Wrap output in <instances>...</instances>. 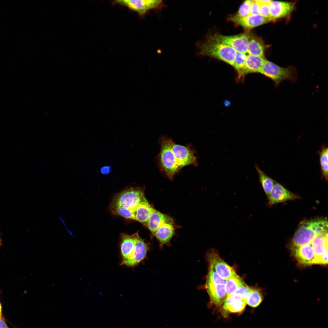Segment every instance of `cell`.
Listing matches in <instances>:
<instances>
[{
    "instance_id": "1",
    "label": "cell",
    "mask_w": 328,
    "mask_h": 328,
    "mask_svg": "<svg viewBox=\"0 0 328 328\" xmlns=\"http://www.w3.org/2000/svg\"><path fill=\"white\" fill-rule=\"evenodd\" d=\"M159 142L158 166L160 171L170 180L184 167L196 164V151L190 144L184 146L176 144L165 136L161 137Z\"/></svg>"
},
{
    "instance_id": "2",
    "label": "cell",
    "mask_w": 328,
    "mask_h": 328,
    "mask_svg": "<svg viewBox=\"0 0 328 328\" xmlns=\"http://www.w3.org/2000/svg\"><path fill=\"white\" fill-rule=\"evenodd\" d=\"M326 217L303 221L301 223L292 239L293 247H299L311 244L318 235L328 232Z\"/></svg>"
},
{
    "instance_id": "3",
    "label": "cell",
    "mask_w": 328,
    "mask_h": 328,
    "mask_svg": "<svg viewBox=\"0 0 328 328\" xmlns=\"http://www.w3.org/2000/svg\"><path fill=\"white\" fill-rule=\"evenodd\" d=\"M198 44L199 55L215 58L234 66L237 52L230 46L209 37L204 41Z\"/></svg>"
},
{
    "instance_id": "4",
    "label": "cell",
    "mask_w": 328,
    "mask_h": 328,
    "mask_svg": "<svg viewBox=\"0 0 328 328\" xmlns=\"http://www.w3.org/2000/svg\"><path fill=\"white\" fill-rule=\"evenodd\" d=\"M260 73L271 80L275 87H278L283 81L295 82L298 78L297 72L294 67H283L266 60Z\"/></svg>"
},
{
    "instance_id": "5",
    "label": "cell",
    "mask_w": 328,
    "mask_h": 328,
    "mask_svg": "<svg viewBox=\"0 0 328 328\" xmlns=\"http://www.w3.org/2000/svg\"><path fill=\"white\" fill-rule=\"evenodd\" d=\"M144 195L143 190L141 187H131L117 194L110 207H125L131 211L135 217L136 208Z\"/></svg>"
},
{
    "instance_id": "6",
    "label": "cell",
    "mask_w": 328,
    "mask_h": 328,
    "mask_svg": "<svg viewBox=\"0 0 328 328\" xmlns=\"http://www.w3.org/2000/svg\"><path fill=\"white\" fill-rule=\"evenodd\" d=\"M114 3L125 6L143 16L151 10H159L164 6L161 0H119Z\"/></svg>"
},
{
    "instance_id": "7",
    "label": "cell",
    "mask_w": 328,
    "mask_h": 328,
    "mask_svg": "<svg viewBox=\"0 0 328 328\" xmlns=\"http://www.w3.org/2000/svg\"><path fill=\"white\" fill-rule=\"evenodd\" d=\"M250 36L248 33H244L231 36L216 34L209 37L212 39L230 46L237 52L246 54L247 53Z\"/></svg>"
},
{
    "instance_id": "8",
    "label": "cell",
    "mask_w": 328,
    "mask_h": 328,
    "mask_svg": "<svg viewBox=\"0 0 328 328\" xmlns=\"http://www.w3.org/2000/svg\"><path fill=\"white\" fill-rule=\"evenodd\" d=\"M209 267L226 280L236 273L233 268L220 256L217 251L213 249L209 250L206 255Z\"/></svg>"
},
{
    "instance_id": "9",
    "label": "cell",
    "mask_w": 328,
    "mask_h": 328,
    "mask_svg": "<svg viewBox=\"0 0 328 328\" xmlns=\"http://www.w3.org/2000/svg\"><path fill=\"white\" fill-rule=\"evenodd\" d=\"M300 196L290 191L275 180L274 185L268 198V205L273 204L299 199Z\"/></svg>"
},
{
    "instance_id": "10",
    "label": "cell",
    "mask_w": 328,
    "mask_h": 328,
    "mask_svg": "<svg viewBox=\"0 0 328 328\" xmlns=\"http://www.w3.org/2000/svg\"><path fill=\"white\" fill-rule=\"evenodd\" d=\"M328 232L318 235L311 243L316 255V264L328 263Z\"/></svg>"
},
{
    "instance_id": "11",
    "label": "cell",
    "mask_w": 328,
    "mask_h": 328,
    "mask_svg": "<svg viewBox=\"0 0 328 328\" xmlns=\"http://www.w3.org/2000/svg\"><path fill=\"white\" fill-rule=\"evenodd\" d=\"M138 233L132 235L122 234L121 236V264L128 266L135 251V245Z\"/></svg>"
},
{
    "instance_id": "12",
    "label": "cell",
    "mask_w": 328,
    "mask_h": 328,
    "mask_svg": "<svg viewBox=\"0 0 328 328\" xmlns=\"http://www.w3.org/2000/svg\"><path fill=\"white\" fill-rule=\"evenodd\" d=\"M270 20L285 17L293 11L294 4L291 2L272 1L269 4Z\"/></svg>"
},
{
    "instance_id": "13",
    "label": "cell",
    "mask_w": 328,
    "mask_h": 328,
    "mask_svg": "<svg viewBox=\"0 0 328 328\" xmlns=\"http://www.w3.org/2000/svg\"><path fill=\"white\" fill-rule=\"evenodd\" d=\"M294 255L301 263L305 265L316 264V255L311 244L299 247H292Z\"/></svg>"
},
{
    "instance_id": "14",
    "label": "cell",
    "mask_w": 328,
    "mask_h": 328,
    "mask_svg": "<svg viewBox=\"0 0 328 328\" xmlns=\"http://www.w3.org/2000/svg\"><path fill=\"white\" fill-rule=\"evenodd\" d=\"M205 287L211 303L220 306L226 297L225 285L206 282Z\"/></svg>"
},
{
    "instance_id": "15",
    "label": "cell",
    "mask_w": 328,
    "mask_h": 328,
    "mask_svg": "<svg viewBox=\"0 0 328 328\" xmlns=\"http://www.w3.org/2000/svg\"><path fill=\"white\" fill-rule=\"evenodd\" d=\"M230 20L247 29H251L265 24L269 20L259 14L250 15L245 17H238L235 15L230 17Z\"/></svg>"
},
{
    "instance_id": "16",
    "label": "cell",
    "mask_w": 328,
    "mask_h": 328,
    "mask_svg": "<svg viewBox=\"0 0 328 328\" xmlns=\"http://www.w3.org/2000/svg\"><path fill=\"white\" fill-rule=\"evenodd\" d=\"M173 219L163 224L156 231L153 235L159 241L161 246L169 242L175 234Z\"/></svg>"
},
{
    "instance_id": "17",
    "label": "cell",
    "mask_w": 328,
    "mask_h": 328,
    "mask_svg": "<svg viewBox=\"0 0 328 328\" xmlns=\"http://www.w3.org/2000/svg\"><path fill=\"white\" fill-rule=\"evenodd\" d=\"M246 304V301L241 297L233 294L226 296L223 308L231 313H239L244 309Z\"/></svg>"
},
{
    "instance_id": "18",
    "label": "cell",
    "mask_w": 328,
    "mask_h": 328,
    "mask_svg": "<svg viewBox=\"0 0 328 328\" xmlns=\"http://www.w3.org/2000/svg\"><path fill=\"white\" fill-rule=\"evenodd\" d=\"M172 219L169 216L154 209L145 225L153 235L163 224Z\"/></svg>"
},
{
    "instance_id": "19",
    "label": "cell",
    "mask_w": 328,
    "mask_h": 328,
    "mask_svg": "<svg viewBox=\"0 0 328 328\" xmlns=\"http://www.w3.org/2000/svg\"><path fill=\"white\" fill-rule=\"evenodd\" d=\"M265 60L264 57L249 54L247 55L244 68L239 77L248 73H260Z\"/></svg>"
},
{
    "instance_id": "20",
    "label": "cell",
    "mask_w": 328,
    "mask_h": 328,
    "mask_svg": "<svg viewBox=\"0 0 328 328\" xmlns=\"http://www.w3.org/2000/svg\"><path fill=\"white\" fill-rule=\"evenodd\" d=\"M149 248L148 245L138 235L135 245V251L128 267L135 266L144 259Z\"/></svg>"
},
{
    "instance_id": "21",
    "label": "cell",
    "mask_w": 328,
    "mask_h": 328,
    "mask_svg": "<svg viewBox=\"0 0 328 328\" xmlns=\"http://www.w3.org/2000/svg\"><path fill=\"white\" fill-rule=\"evenodd\" d=\"M154 208L143 196L135 212V220L145 225Z\"/></svg>"
},
{
    "instance_id": "22",
    "label": "cell",
    "mask_w": 328,
    "mask_h": 328,
    "mask_svg": "<svg viewBox=\"0 0 328 328\" xmlns=\"http://www.w3.org/2000/svg\"><path fill=\"white\" fill-rule=\"evenodd\" d=\"M255 166L258 176L260 182L268 198L273 188L275 180L262 170L258 165L255 164Z\"/></svg>"
},
{
    "instance_id": "23",
    "label": "cell",
    "mask_w": 328,
    "mask_h": 328,
    "mask_svg": "<svg viewBox=\"0 0 328 328\" xmlns=\"http://www.w3.org/2000/svg\"><path fill=\"white\" fill-rule=\"evenodd\" d=\"M318 154L322 177L327 181L328 176V148L325 144L322 146L321 150L318 152Z\"/></svg>"
},
{
    "instance_id": "24",
    "label": "cell",
    "mask_w": 328,
    "mask_h": 328,
    "mask_svg": "<svg viewBox=\"0 0 328 328\" xmlns=\"http://www.w3.org/2000/svg\"><path fill=\"white\" fill-rule=\"evenodd\" d=\"M247 53L248 54L264 57V47L261 42L256 38L250 39L248 45Z\"/></svg>"
},
{
    "instance_id": "25",
    "label": "cell",
    "mask_w": 328,
    "mask_h": 328,
    "mask_svg": "<svg viewBox=\"0 0 328 328\" xmlns=\"http://www.w3.org/2000/svg\"><path fill=\"white\" fill-rule=\"evenodd\" d=\"M243 281L236 273L225 280L226 296L233 294Z\"/></svg>"
},
{
    "instance_id": "26",
    "label": "cell",
    "mask_w": 328,
    "mask_h": 328,
    "mask_svg": "<svg viewBox=\"0 0 328 328\" xmlns=\"http://www.w3.org/2000/svg\"><path fill=\"white\" fill-rule=\"evenodd\" d=\"M263 299V295L257 289H251L246 302L251 307H256L261 304Z\"/></svg>"
},
{
    "instance_id": "27",
    "label": "cell",
    "mask_w": 328,
    "mask_h": 328,
    "mask_svg": "<svg viewBox=\"0 0 328 328\" xmlns=\"http://www.w3.org/2000/svg\"><path fill=\"white\" fill-rule=\"evenodd\" d=\"M246 58L247 55L245 53L237 52L234 60L233 67L237 71L239 76L244 68Z\"/></svg>"
},
{
    "instance_id": "28",
    "label": "cell",
    "mask_w": 328,
    "mask_h": 328,
    "mask_svg": "<svg viewBox=\"0 0 328 328\" xmlns=\"http://www.w3.org/2000/svg\"><path fill=\"white\" fill-rule=\"evenodd\" d=\"M110 209L114 214L118 215L127 219L135 220V217L133 212L125 207H110Z\"/></svg>"
},
{
    "instance_id": "29",
    "label": "cell",
    "mask_w": 328,
    "mask_h": 328,
    "mask_svg": "<svg viewBox=\"0 0 328 328\" xmlns=\"http://www.w3.org/2000/svg\"><path fill=\"white\" fill-rule=\"evenodd\" d=\"M206 282L225 285V280L209 267Z\"/></svg>"
},
{
    "instance_id": "30",
    "label": "cell",
    "mask_w": 328,
    "mask_h": 328,
    "mask_svg": "<svg viewBox=\"0 0 328 328\" xmlns=\"http://www.w3.org/2000/svg\"><path fill=\"white\" fill-rule=\"evenodd\" d=\"M251 289L243 282L233 294L239 296L246 301Z\"/></svg>"
},
{
    "instance_id": "31",
    "label": "cell",
    "mask_w": 328,
    "mask_h": 328,
    "mask_svg": "<svg viewBox=\"0 0 328 328\" xmlns=\"http://www.w3.org/2000/svg\"><path fill=\"white\" fill-rule=\"evenodd\" d=\"M251 5L246 1L240 7L237 14L235 15L240 17H245L250 15Z\"/></svg>"
},
{
    "instance_id": "32",
    "label": "cell",
    "mask_w": 328,
    "mask_h": 328,
    "mask_svg": "<svg viewBox=\"0 0 328 328\" xmlns=\"http://www.w3.org/2000/svg\"><path fill=\"white\" fill-rule=\"evenodd\" d=\"M269 4H264L259 5L258 14L265 18L268 19L270 20V9Z\"/></svg>"
},
{
    "instance_id": "33",
    "label": "cell",
    "mask_w": 328,
    "mask_h": 328,
    "mask_svg": "<svg viewBox=\"0 0 328 328\" xmlns=\"http://www.w3.org/2000/svg\"><path fill=\"white\" fill-rule=\"evenodd\" d=\"M259 6L255 2L250 6V14L255 15L259 13Z\"/></svg>"
},
{
    "instance_id": "34",
    "label": "cell",
    "mask_w": 328,
    "mask_h": 328,
    "mask_svg": "<svg viewBox=\"0 0 328 328\" xmlns=\"http://www.w3.org/2000/svg\"><path fill=\"white\" fill-rule=\"evenodd\" d=\"M100 171L102 174L108 175L112 171L111 166H103L100 168Z\"/></svg>"
},
{
    "instance_id": "35",
    "label": "cell",
    "mask_w": 328,
    "mask_h": 328,
    "mask_svg": "<svg viewBox=\"0 0 328 328\" xmlns=\"http://www.w3.org/2000/svg\"><path fill=\"white\" fill-rule=\"evenodd\" d=\"M58 218L60 221H61L63 225L64 228L66 229V230L68 233V234L71 236L73 237H76V236L74 234L72 231L70 230L67 228V225L65 223V221L64 219L61 217L58 216Z\"/></svg>"
},
{
    "instance_id": "36",
    "label": "cell",
    "mask_w": 328,
    "mask_h": 328,
    "mask_svg": "<svg viewBox=\"0 0 328 328\" xmlns=\"http://www.w3.org/2000/svg\"><path fill=\"white\" fill-rule=\"evenodd\" d=\"M254 2L258 5L264 4H269L271 0H254Z\"/></svg>"
},
{
    "instance_id": "37",
    "label": "cell",
    "mask_w": 328,
    "mask_h": 328,
    "mask_svg": "<svg viewBox=\"0 0 328 328\" xmlns=\"http://www.w3.org/2000/svg\"><path fill=\"white\" fill-rule=\"evenodd\" d=\"M0 328H9L5 321L0 318Z\"/></svg>"
},
{
    "instance_id": "38",
    "label": "cell",
    "mask_w": 328,
    "mask_h": 328,
    "mask_svg": "<svg viewBox=\"0 0 328 328\" xmlns=\"http://www.w3.org/2000/svg\"><path fill=\"white\" fill-rule=\"evenodd\" d=\"M2 316V307L0 303V318H1Z\"/></svg>"
},
{
    "instance_id": "39",
    "label": "cell",
    "mask_w": 328,
    "mask_h": 328,
    "mask_svg": "<svg viewBox=\"0 0 328 328\" xmlns=\"http://www.w3.org/2000/svg\"><path fill=\"white\" fill-rule=\"evenodd\" d=\"M2 244V240H1V238H0V245H1Z\"/></svg>"
}]
</instances>
